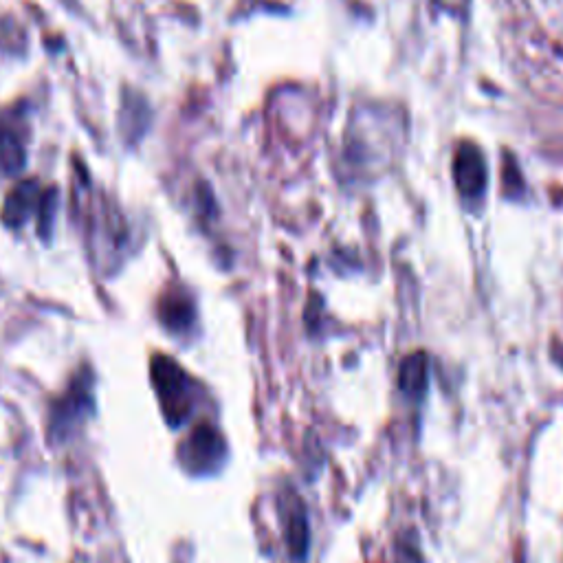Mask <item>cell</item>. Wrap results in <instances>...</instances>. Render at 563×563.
<instances>
[{
  "mask_svg": "<svg viewBox=\"0 0 563 563\" xmlns=\"http://www.w3.org/2000/svg\"><path fill=\"white\" fill-rule=\"evenodd\" d=\"M282 526L291 557L302 561L308 553V520L304 504L295 493L286 495L282 500Z\"/></svg>",
  "mask_w": 563,
  "mask_h": 563,
  "instance_id": "obj_4",
  "label": "cell"
},
{
  "mask_svg": "<svg viewBox=\"0 0 563 563\" xmlns=\"http://www.w3.org/2000/svg\"><path fill=\"white\" fill-rule=\"evenodd\" d=\"M38 185L36 183H25L20 190L14 192V196H9L7 207H5V220L9 225H22L29 218L33 201H36Z\"/></svg>",
  "mask_w": 563,
  "mask_h": 563,
  "instance_id": "obj_6",
  "label": "cell"
},
{
  "mask_svg": "<svg viewBox=\"0 0 563 563\" xmlns=\"http://www.w3.org/2000/svg\"><path fill=\"white\" fill-rule=\"evenodd\" d=\"M557 363H559V366L563 368V348L559 350V355H557Z\"/></svg>",
  "mask_w": 563,
  "mask_h": 563,
  "instance_id": "obj_8",
  "label": "cell"
},
{
  "mask_svg": "<svg viewBox=\"0 0 563 563\" xmlns=\"http://www.w3.org/2000/svg\"><path fill=\"white\" fill-rule=\"evenodd\" d=\"M454 176L462 196L465 198L482 196L484 187H487V165H484L482 152L473 146V143L460 146L454 161Z\"/></svg>",
  "mask_w": 563,
  "mask_h": 563,
  "instance_id": "obj_2",
  "label": "cell"
},
{
  "mask_svg": "<svg viewBox=\"0 0 563 563\" xmlns=\"http://www.w3.org/2000/svg\"><path fill=\"white\" fill-rule=\"evenodd\" d=\"M152 377L161 396L165 416L170 418L172 425H181L192 407V385L187 374L179 366H174L170 359L161 357L152 363Z\"/></svg>",
  "mask_w": 563,
  "mask_h": 563,
  "instance_id": "obj_1",
  "label": "cell"
},
{
  "mask_svg": "<svg viewBox=\"0 0 563 563\" xmlns=\"http://www.w3.org/2000/svg\"><path fill=\"white\" fill-rule=\"evenodd\" d=\"M223 458V440L212 427H198L183 445L185 465L194 471H207L216 467Z\"/></svg>",
  "mask_w": 563,
  "mask_h": 563,
  "instance_id": "obj_3",
  "label": "cell"
},
{
  "mask_svg": "<svg viewBox=\"0 0 563 563\" xmlns=\"http://www.w3.org/2000/svg\"><path fill=\"white\" fill-rule=\"evenodd\" d=\"M438 5H443V7H447V9H454V11H460L462 7H465L469 0H436Z\"/></svg>",
  "mask_w": 563,
  "mask_h": 563,
  "instance_id": "obj_7",
  "label": "cell"
},
{
  "mask_svg": "<svg viewBox=\"0 0 563 563\" xmlns=\"http://www.w3.org/2000/svg\"><path fill=\"white\" fill-rule=\"evenodd\" d=\"M427 374H429V366H427V357L423 355V352L410 355L401 363V370H399L401 390L407 396H412V399L423 396L427 390Z\"/></svg>",
  "mask_w": 563,
  "mask_h": 563,
  "instance_id": "obj_5",
  "label": "cell"
}]
</instances>
